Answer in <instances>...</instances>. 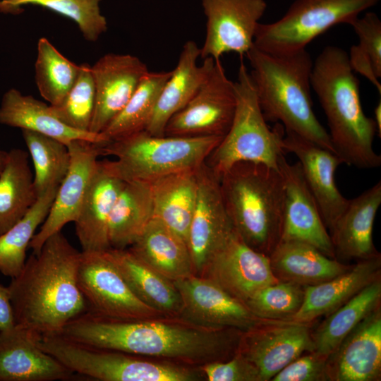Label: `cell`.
Instances as JSON below:
<instances>
[{
  "label": "cell",
  "mask_w": 381,
  "mask_h": 381,
  "mask_svg": "<svg viewBox=\"0 0 381 381\" xmlns=\"http://www.w3.org/2000/svg\"><path fill=\"white\" fill-rule=\"evenodd\" d=\"M243 332L199 325L179 316L119 320L88 310L69 322L59 334L95 347L192 364L233 356Z\"/></svg>",
  "instance_id": "obj_1"
},
{
  "label": "cell",
  "mask_w": 381,
  "mask_h": 381,
  "mask_svg": "<svg viewBox=\"0 0 381 381\" xmlns=\"http://www.w3.org/2000/svg\"><path fill=\"white\" fill-rule=\"evenodd\" d=\"M80 253L61 231L32 253L8 286L16 325L40 334H58L89 310L78 282Z\"/></svg>",
  "instance_id": "obj_2"
},
{
  "label": "cell",
  "mask_w": 381,
  "mask_h": 381,
  "mask_svg": "<svg viewBox=\"0 0 381 381\" xmlns=\"http://www.w3.org/2000/svg\"><path fill=\"white\" fill-rule=\"evenodd\" d=\"M310 83L326 116L335 153L343 164L361 169L379 167L381 155L373 148L376 124L363 109L359 80L348 53L337 46L325 47L313 61Z\"/></svg>",
  "instance_id": "obj_3"
},
{
  "label": "cell",
  "mask_w": 381,
  "mask_h": 381,
  "mask_svg": "<svg viewBox=\"0 0 381 381\" xmlns=\"http://www.w3.org/2000/svg\"><path fill=\"white\" fill-rule=\"evenodd\" d=\"M246 55L265 120L282 123L285 131L335 153L328 132L313 109L310 76L313 61L306 49L277 54L253 46Z\"/></svg>",
  "instance_id": "obj_4"
},
{
  "label": "cell",
  "mask_w": 381,
  "mask_h": 381,
  "mask_svg": "<svg viewBox=\"0 0 381 381\" xmlns=\"http://www.w3.org/2000/svg\"><path fill=\"white\" fill-rule=\"evenodd\" d=\"M219 181L235 231L250 247L269 256L281 241L283 226L285 186L279 169L241 162Z\"/></svg>",
  "instance_id": "obj_5"
},
{
  "label": "cell",
  "mask_w": 381,
  "mask_h": 381,
  "mask_svg": "<svg viewBox=\"0 0 381 381\" xmlns=\"http://www.w3.org/2000/svg\"><path fill=\"white\" fill-rule=\"evenodd\" d=\"M223 137H180L151 135L142 131L98 145L100 155L111 169L124 181L152 182L176 172L196 169Z\"/></svg>",
  "instance_id": "obj_6"
},
{
  "label": "cell",
  "mask_w": 381,
  "mask_h": 381,
  "mask_svg": "<svg viewBox=\"0 0 381 381\" xmlns=\"http://www.w3.org/2000/svg\"><path fill=\"white\" fill-rule=\"evenodd\" d=\"M236 109L231 126L205 160V164L220 179L234 164L251 162L279 169L284 155L283 128L279 123L272 130L267 124L247 68L241 62L234 82Z\"/></svg>",
  "instance_id": "obj_7"
},
{
  "label": "cell",
  "mask_w": 381,
  "mask_h": 381,
  "mask_svg": "<svg viewBox=\"0 0 381 381\" xmlns=\"http://www.w3.org/2000/svg\"><path fill=\"white\" fill-rule=\"evenodd\" d=\"M39 346L74 373L103 381H192V370L172 363L79 343L59 334H40Z\"/></svg>",
  "instance_id": "obj_8"
},
{
  "label": "cell",
  "mask_w": 381,
  "mask_h": 381,
  "mask_svg": "<svg viewBox=\"0 0 381 381\" xmlns=\"http://www.w3.org/2000/svg\"><path fill=\"white\" fill-rule=\"evenodd\" d=\"M380 0H295L279 20L259 23L253 46L270 53L306 49L330 28L351 24Z\"/></svg>",
  "instance_id": "obj_9"
},
{
  "label": "cell",
  "mask_w": 381,
  "mask_h": 381,
  "mask_svg": "<svg viewBox=\"0 0 381 381\" xmlns=\"http://www.w3.org/2000/svg\"><path fill=\"white\" fill-rule=\"evenodd\" d=\"M78 282L89 310L101 316L119 320L165 316L133 293L107 250L81 252Z\"/></svg>",
  "instance_id": "obj_10"
},
{
  "label": "cell",
  "mask_w": 381,
  "mask_h": 381,
  "mask_svg": "<svg viewBox=\"0 0 381 381\" xmlns=\"http://www.w3.org/2000/svg\"><path fill=\"white\" fill-rule=\"evenodd\" d=\"M234 82L216 60L207 79L189 102L167 122L164 135L224 137L236 109Z\"/></svg>",
  "instance_id": "obj_11"
},
{
  "label": "cell",
  "mask_w": 381,
  "mask_h": 381,
  "mask_svg": "<svg viewBox=\"0 0 381 381\" xmlns=\"http://www.w3.org/2000/svg\"><path fill=\"white\" fill-rule=\"evenodd\" d=\"M206 18L200 58L219 60L226 53L246 55L253 47L265 0H201Z\"/></svg>",
  "instance_id": "obj_12"
},
{
  "label": "cell",
  "mask_w": 381,
  "mask_h": 381,
  "mask_svg": "<svg viewBox=\"0 0 381 381\" xmlns=\"http://www.w3.org/2000/svg\"><path fill=\"white\" fill-rule=\"evenodd\" d=\"M181 301V317L195 324L248 332L273 322L255 316L242 301L210 279L193 274L173 282Z\"/></svg>",
  "instance_id": "obj_13"
},
{
  "label": "cell",
  "mask_w": 381,
  "mask_h": 381,
  "mask_svg": "<svg viewBox=\"0 0 381 381\" xmlns=\"http://www.w3.org/2000/svg\"><path fill=\"white\" fill-rule=\"evenodd\" d=\"M237 352L268 381L301 355L314 351L310 323L273 321L243 332Z\"/></svg>",
  "instance_id": "obj_14"
},
{
  "label": "cell",
  "mask_w": 381,
  "mask_h": 381,
  "mask_svg": "<svg viewBox=\"0 0 381 381\" xmlns=\"http://www.w3.org/2000/svg\"><path fill=\"white\" fill-rule=\"evenodd\" d=\"M196 175L197 200L187 245L195 274L201 276L211 257L226 241L234 229L223 202L219 179L205 163L196 169Z\"/></svg>",
  "instance_id": "obj_15"
},
{
  "label": "cell",
  "mask_w": 381,
  "mask_h": 381,
  "mask_svg": "<svg viewBox=\"0 0 381 381\" xmlns=\"http://www.w3.org/2000/svg\"><path fill=\"white\" fill-rule=\"evenodd\" d=\"M201 276L244 303L262 288L279 281L269 256L250 247L235 230L211 257Z\"/></svg>",
  "instance_id": "obj_16"
},
{
  "label": "cell",
  "mask_w": 381,
  "mask_h": 381,
  "mask_svg": "<svg viewBox=\"0 0 381 381\" xmlns=\"http://www.w3.org/2000/svg\"><path fill=\"white\" fill-rule=\"evenodd\" d=\"M71 161L67 174L59 184L49 213L29 248L37 253L45 241L75 222L97 168L98 144L74 140L68 145Z\"/></svg>",
  "instance_id": "obj_17"
},
{
  "label": "cell",
  "mask_w": 381,
  "mask_h": 381,
  "mask_svg": "<svg viewBox=\"0 0 381 381\" xmlns=\"http://www.w3.org/2000/svg\"><path fill=\"white\" fill-rule=\"evenodd\" d=\"M279 169L285 186L281 241L306 243L328 257L335 258L330 234L306 182L299 162L290 164L283 155L279 162Z\"/></svg>",
  "instance_id": "obj_18"
},
{
  "label": "cell",
  "mask_w": 381,
  "mask_h": 381,
  "mask_svg": "<svg viewBox=\"0 0 381 381\" xmlns=\"http://www.w3.org/2000/svg\"><path fill=\"white\" fill-rule=\"evenodd\" d=\"M285 132L282 140V148L298 159L304 179L318 205L323 222L331 231L349 202L335 182V171L343 162L335 153L294 132Z\"/></svg>",
  "instance_id": "obj_19"
},
{
  "label": "cell",
  "mask_w": 381,
  "mask_h": 381,
  "mask_svg": "<svg viewBox=\"0 0 381 381\" xmlns=\"http://www.w3.org/2000/svg\"><path fill=\"white\" fill-rule=\"evenodd\" d=\"M95 105L89 131L99 134L123 109L149 70L138 57L109 53L91 66Z\"/></svg>",
  "instance_id": "obj_20"
},
{
  "label": "cell",
  "mask_w": 381,
  "mask_h": 381,
  "mask_svg": "<svg viewBox=\"0 0 381 381\" xmlns=\"http://www.w3.org/2000/svg\"><path fill=\"white\" fill-rule=\"evenodd\" d=\"M329 381L381 377V308L368 315L327 357Z\"/></svg>",
  "instance_id": "obj_21"
},
{
  "label": "cell",
  "mask_w": 381,
  "mask_h": 381,
  "mask_svg": "<svg viewBox=\"0 0 381 381\" xmlns=\"http://www.w3.org/2000/svg\"><path fill=\"white\" fill-rule=\"evenodd\" d=\"M39 335L18 325L0 332V381L67 380L74 376L39 346Z\"/></svg>",
  "instance_id": "obj_22"
},
{
  "label": "cell",
  "mask_w": 381,
  "mask_h": 381,
  "mask_svg": "<svg viewBox=\"0 0 381 381\" xmlns=\"http://www.w3.org/2000/svg\"><path fill=\"white\" fill-rule=\"evenodd\" d=\"M200 48L193 40L187 41L180 53L175 68L164 83L152 116L145 131L151 135H164L167 122L183 109L197 93L210 73L216 60L203 59L199 66Z\"/></svg>",
  "instance_id": "obj_23"
},
{
  "label": "cell",
  "mask_w": 381,
  "mask_h": 381,
  "mask_svg": "<svg viewBox=\"0 0 381 381\" xmlns=\"http://www.w3.org/2000/svg\"><path fill=\"white\" fill-rule=\"evenodd\" d=\"M109 167L99 161L78 216L74 222L82 251L111 249L108 226L115 202L125 184Z\"/></svg>",
  "instance_id": "obj_24"
},
{
  "label": "cell",
  "mask_w": 381,
  "mask_h": 381,
  "mask_svg": "<svg viewBox=\"0 0 381 381\" xmlns=\"http://www.w3.org/2000/svg\"><path fill=\"white\" fill-rule=\"evenodd\" d=\"M380 205V181L349 200L330 231L336 259L361 260L380 254L373 244V231Z\"/></svg>",
  "instance_id": "obj_25"
},
{
  "label": "cell",
  "mask_w": 381,
  "mask_h": 381,
  "mask_svg": "<svg viewBox=\"0 0 381 381\" xmlns=\"http://www.w3.org/2000/svg\"><path fill=\"white\" fill-rule=\"evenodd\" d=\"M380 254L361 260L346 272L324 282L305 287L300 309L289 321L311 323L344 304L370 283L380 279Z\"/></svg>",
  "instance_id": "obj_26"
},
{
  "label": "cell",
  "mask_w": 381,
  "mask_h": 381,
  "mask_svg": "<svg viewBox=\"0 0 381 381\" xmlns=\"http://www.w3.org/2000/svg\"><path fill=\"white\" fill-rule=\"evenodd\" d=\"M0 123L37 132L66 145L74 140L104 143L101 133L80 131L66 126L52 112L49 104L31 95H24L15 88L9 89L2 97Z\"/></svg>",
  "instance_id": "obj_27"
},
{
  "label": "cell",
  "mask_w": 381,
  "mask_h": 381,
  "mask_svg": "<svg viewBox=\"0 0 381 381\" xmlns=\"http://www.w3.org/2000/svg\"><path fill=\"white\" fill-rule=\"evenodd\" d=\"M269 258L272 270L279 281L304 287L327 281L351 267L297 241H281Z\"/></svg>",
  "instance_id": "obj_28"
},
{
  "label": "cell",
  "mask_w": 381,
  "mask_h": 381,
  "mask_svg": "<svg viewBox=\"0 0 381 381\" xmlns=\"http://www.w3.org/2000/svg\"><path fill=\"white\" fill-rule=\"evenodd\" d=\"M128 248L172 282L195 274L186 241L156 218L148 222Z\"/></svg>",
  "instance_id": "obj_29"
},
{
  "label": "cell",
  "mask_w": 381,
  "mask_h": 381,
  "mask_svg": "<svg viewBox=\"0 0 381 381\" xmlns=\"http://www.w3.org/2000/svg\"><path fill=\"white\" fill-rule=\"evenodd\" d=\"M133 293L165 316H179L180 294L174 282L152 268L128 248L107 250Z\"/></svg>",
  "instance_id": "obj_30"
},
{
  "label": "cell",
  "mask_w": 381,
  "mask_h": 381,
  "mask_svg": "<svg viewBox=\"0 0 381 381\" xmlns=\"http://www.w3.org/2000/svg\"><path fill=\"white\" fill-rule=\"evenodd\" d=\"M196 169L171 174L150 183L153 217L177 234L186 243L197 200Z\"/></svg>",
  "instance_id": "obj_31"
},
{
  "label": "cell",
  "mask_w": 381,
  "mask_h": 381,
  "mask_svg": "<svg viewBox=\"0 0 381 381\" xmlns=\"http://www.w3.org/2000/svg\"><path fill=\"white\" fill-rule=\"evenodd\" d=\"M153 218L150 183L126 181L112 209L108 226L111 248L130 247Z\"/></svg>",
  "instance_id": "obj_32"
},
{
  "label": "cell",
  "mask_w": 381,
  "mask_h": 381,
  "mask_svg": "<svg viewBox=\"0 0 381 381\" xmlns=\"http://www.w3.org/2000/svg\"><path fill=\"white\" fill-rule=\"evenodd\" d=\"M380 302L379 279L327 314L318 327L311 331L314 351L328 357L368 315L380 306Z\"/></svg>",
  "instance_id": "obj_33"
},
{
  "label": "cell",
  "mask_w": 381,
  "mask_h": 381,
  "mask_svg": "<svg viewBox=\"0 0 381 381\" xmlns=\"http://www.w3.org/2000/svg\"><path fill=\"white\" fill-rule=\"evenodd\" d=\"M37 198L28 153L21 149L8 151L0 173V235L25 215Z\"/></svg>",
  "instance_id": "obj_34"
},
{
  "label": "cell",
  "mask_w": 381,
  "mask_h": 381,
  "mask_svg": "<svg viewBox=\"0 0 381 381\" xmlns=\"http://www.w3.org/2000/svg\"><path fill=\"white\" fill-rule=\"evenodd\" d=\"M171 73L148 71L126 105L100 133L104 143L146 129Z\"/></svg>",
  "instance_id": "obj_35"
},
{
  "label": "cell",
  "mask_w": 381,
  "mask_h": 381,
  "mask_svg": "<svg viewBox=\"0 0 381 381\" xmlns=\"http://www.w3.org/2000/svg\"><path fill=\"white\" fill-rule=\"evenodd\" d=\"M59 186L38 197L25 215L0 235V272L11 279L23 270L26 250L37 228L45 220Z\"/></svg>",
  "instance_id": "obj_36"
},
{
  "label": "cell",
  "mask_w": 381,
  "mask_h": 381,
  "mask_svg": "<svg viewBox=\"0 0 381 381\" xmlns=\"http://www.w3.org/2000/svg\"><path fill=\"white\" fill-rule=\"evenodd\" d=\"M34 166L33 185L37 197L59 186L68 172L71 156L67 145L55 138L22 130Z\"/></svg>",
  "instance_id": "obj_37"
},
{
  "label": "cell",
  "mask_w": 381,
  "mask_h": 381,
  "mask_svg": "<svg viewBox=\"0 0 381 381\" xmlns=\"http://www.w3.org/2000/svg\"><path fill=\"white\" fill-rule=\"evenodd\" d=\"M35 82L40 95L49 105L60 104L73 86L80 65L61 54L45 37L37 42Z\"/></svg>",
  "instance_id": "obj_38"
},
{
  "label": "cell",
  "mask_w": 381,
  "mask_h": 381,
  "mask_svg": "<svg viewBox=\"0 0 381 381\" xmlns=\"http://www.w3.org/2000/svg\"><path fill=\"white\" fill-rule=\"evenodd\" d=\"M102 0H1L0 11L20 13L27 5L40 6L73 20L83 37L96 42L107 30V21L100 10Z\"/></svg>",
  "instance_id": "obj_39"
},
{
  "label": "cell",
  "mask_w": 381,
  "mask_h": 381,
  "mask_svg": "<svg viewBox=\"0 0 381 381\" xmlns=\"http://www.w3.org/2000/svg\"><path fill=\"white\" fill-rule=\"evenodd\" d=\"M351 25L358 43L350 48L349 61L352 70L366 78L381 94V21L375 13L367 12Z\"/></svg>",
  "instance_id": "obj_40"
},
{
  "label": "cell",
  "mask_w": 381,
  "mask_h": 381,
  "mask_svg": "<svg viewBox=\"0 0 381 381\" xmlns=\"http://www.w3.org/2000/svg\"><path fill=\"white\" fill-rule=\"evenodd\" d=\"M95 105V87L91 66L80 64L73 86L57 105H49L52 112L66 126L90 132Z\"/></svg>",
  "instance_id": "obj_41"
},
{
  "label": "cell",
  "mask_w": 381,
  "mask_h": 381,
  "mask_svg": "<svg viewBox=\"0 0 381 381\" xmlns=\"http://www.w3.org/2000/svg\"><path fill=\"white\" fill-rule=\"evenodd\" d=\"M304 291L301 285L279 281L260 289L245 304L260 318L289 321L303 303Z\"/></svg>",
  "instance_id": "obj_42"
},
{
  "label": "cell",
  "mask_w": 381,
  "mask_h": 381,
  "mask_svg": "<svg viewBox=\"0 0 381 381\" xmlns=\"http://www.w3.org/2000/svg\"><path fill=\"white\" fill-rule=\"evenodd\" d=\"M272 381H329L327 357L315 351L306 352L289 363Z\"/></svg>",
  "instance_id": "obj_43"
},
{
  "label": "cell",
  "mask_w": 381,
  "mask_h": 381,
  "mask_svg": "<svg viewBox=\"0 0 381 381\" xmlns=\"http://www.w3.org/2000/svg\"><path fill=\"white\" fill-rule=\"evenodd\" d=\"M200 370L210 381H261L256 368L237 351L228 361L207 362Z\"/></svg>",
  "instance_id": "obj_44"
},
{
  "label": "cell",
  "mask_w": 381,
  "mask_h": 381,
  "mask_svg": "<svg viewBox=\"0 0 381 381\" xmlns=\"http://www.w3.org/2000/svg\"><path fill=\"white\" fill-rule=\"evenodd\" d=\"M15 325L8 288L0 284V332L10 329Z\"/></svg>",
  "instance_id": "obj_45"
},
{
  "label": "cell",
  "mask_w": 381,
  "mask_h": 381,
  "mask_svg": "<svg viewBox=\"0 0 381 381\" xmlns=\"http://www.w3.org/2000/svg\"><path fill=\"white\" fill-rule=\"evenodd\" d=\"M377 127V134L381 136V102L380 101L374 109V119Z\"/></svg>",
  "instance_id": "obj_46"
},
{
  "label": "cell",
  "mask_w": 381,
  "mask_h": 381,
  "mask_svg": "<svg viewBox=\"0 0 381 381\" xmlns=\"http://www.w3.org/2000/svg\"><path fill=\"white\" fill-rule=\"evenodd\" d=\"M8 157V152L0 150V173L3 170Z\"/></svg>",
  "instance_id": "obj_47"
},
{
  "label": "cell",
  "mask_w": 381,
  "mask_h": 381,
  "mask_svg": "<svg viewBox=\"0 0 381 381\" xmlns=\"http://www.w3.org/2000/svg\"><path fill=\"white\" fill-rule=\"evenodd\" d=\"M1 1V0H0Z\"/></svg>",
  "instance_id": "obj_48"
}]
</instances>
